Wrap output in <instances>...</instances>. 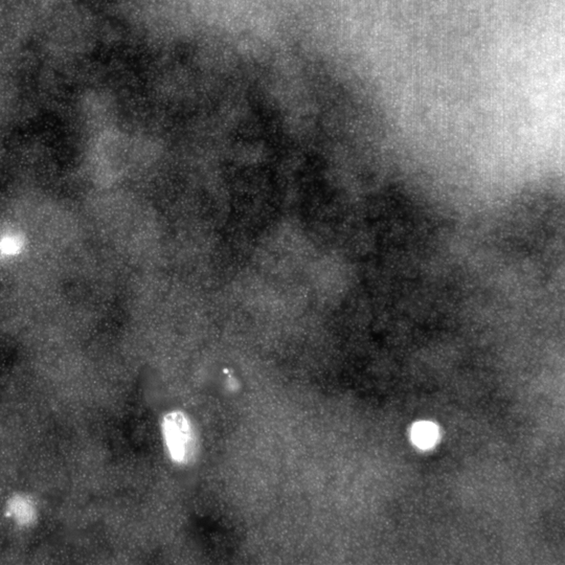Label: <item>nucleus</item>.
Segmentation results:
<instances>
[{
  "label": "nucleus",
  "instance_id": "f03ea898",
  "mask_svg": "<svg viewBox=\"0 0 565 565\" xmlns=\"http://www.w3.org/2000/svg\"><path fill=\"white\" fill-rule=\"evenodd\" d=\"M8 515L22 525H30L37 518L34 503L26 496H15L8 505Z\"/></svg>",
  "mask_w": 565,
  "mask_h": 565
},
{
  "label": "nucleus",
  "instance_id": "f257e3e1",
  "mask_svg": "<svg viewBox=\"0 0 565 565\" xmlns=\"http://www.w3.org/2000/svg\"><path fill=\"white\" fill-rule=\"evenodd\" d=\"M162 434L173 461L187 464L194 459L197 440L191 421L180 412H171L165 416Z\"/></svg>",
  "mask_w": 565,
  "mask_h": 565
},
{
  "label": "nucleus",
  "instance_id": "20e7f679",
  "mask_svg": "<svg viewBox=\"0 0 565 565\" xmlns=\"http://www.w3.org/2000/svg\"><path fill=\"white\" fill-rule=\"evenodd\" d=\"M19 248L16 241L9 239V240H3L0 245V249L5 253H14L17 249Z\"/></svg>",
  "mask_w": 565,
  "mask_h": 565
},
{
  "label": "nucleus",
  "instance_id": "7ed1b4c3",
  "mask_svg": "<svg viewBox=\"0 0 565 565\" xmlns=\"http://www.w3.org/2000/svg\"><path fill=\"white\" fill-rule=\"evenodd\" d=\"M438 437V428L430 422L416 423L412 430V442L421 449H428L434 446Z\"/></svg>",
  "mask_w": 565,
  "mask_h": 565
}]
</instances>
